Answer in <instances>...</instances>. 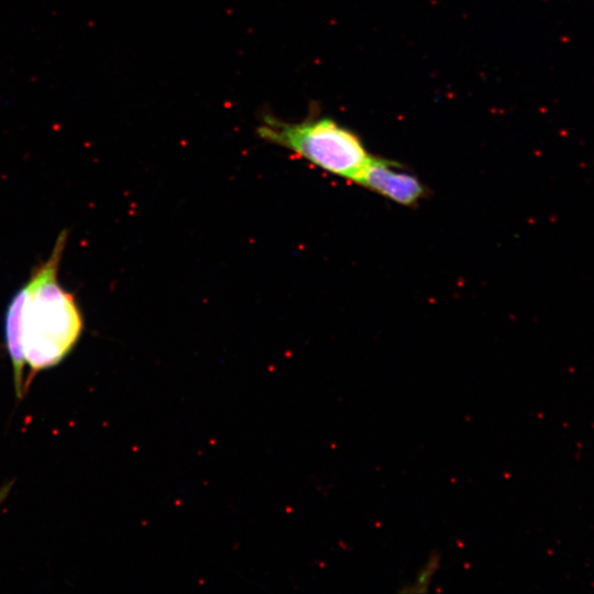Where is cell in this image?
<instances>
[{
    "instance_id": "6da1fadb",
    "label": "cell",
    "mask_w": 594,
    "mask_h": 594,
    "mask_svg": "<svg viewBox=\"0 0 594 594\" xmlns=\"http://www.w3.org/2000/svg\"><path fill=\"white\" fill-rule=\"evenodd\" d=\"M68 233L62 231L45 262L34 267L25 286L21 339L29 381L59 364L78 343L84 317L75 297L58 282Z\"/></svg>"
},
{
    "instance_id": "7a4b0ae2",
    "label": "cell",
    "mask_w": 594,
    "mask_h": 594,
    "mask_svg": "<svg viewBox=\"0 0 594 594\" xmlns=\"http://www.w3.org/2000/svg\"><path fill=\"white\" fill-rule=\"evenodd\" d=\"M256 132L261 139L353 183L373 158L354 132L327 117L294 122L264 116Z\"/></svg>"
},
{
    "instance_id": "3957f363",
    "label": "cell",
    "mask_w": 594,
    "mask_h": 594,
    "mask_svg": "<svg viewBox=\"0 0 594 594\" xmlns=\"http://www.w3.org/2000/svg\"><path fill=\"white\" fill-rule=\"evenodd\" d=\"M402 206L417 205L427 193L424 184L388 160L373 156L371 163L355 182Z\"/></svg>"
},
{
    "instance_id": "277c9868",
    "label": "cell",
    "mask_w": 594,
    "mask_h": 594,
    "mask_svg": "<svg viewBox=\"0 0 594 594\" xmlns=\"http://www.w3.org/2000/svg\"><path fill=\"white\" fill-rule=\"evenodd\" d=\"M25 298V286L23 285L12 296L7 307L4 316V340L11 360L13 381L18 398H22L24 384L25 359L21 339V314Z\"/></svg>"
},
{
    "instance_id": "5b68a950",
    "label": "cell",
    "mask_w": 594,
    "mask_h": 594,
    "mask_svg": "<svg viewBox=\"0 0 594 594\" xmlns=\"http://www.w3.org/2000/svg\"><path fill=\"white\" fill-rule=\"evenodd\" d=\"M440 556L438 552L432 551L422 566L416 573L415 581L410 584L403 586L400 592L406 593H425L429 590L431 581L438 570L440 569Z\"/></svg>"
},
{
    "instance_id": "8992f818",
    "label": "cell",
    "mask_w": 594,
    "mask_h": 594,
    "mask_svg": "<svg viewBox=\"0 0 594 594\" xmlns=\"http://www.w3.org/2000/svg\"><path fill=\"white\" fill-rule=\"evenodd\" d=\"M12 485H13V481L10 482V483H7V484L3 485L2 487H0V504H1V503L7 498V496L9 495Z\"/></svg>"
}]
</instances>
